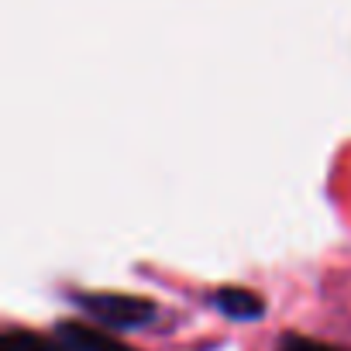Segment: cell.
Listing matches in <instances>:
<instances>
[{
  "label": "cell",
  "mask_w": 351,
  "mask_h": 351,
  "mask_svg": "<svg viewBox=\"0 0 351 351\" xmlns=\"http://www.w3.org/2000/svg\"><path fill=\"white\" fill-rule=\"evenodd\" d=\"M76 306L114 330H131L155 320V303L145 296H128V293H80Z\"/></svg>",
  "instance_id": "6da1fadb"
},
{
  "label": "cell",
  "mask_w": 351,
  "mask_h": 351,
  "mask_svg": "<svg viewBox=\"0 0 351 351\" xmlns=\"http://www.w3.org/2000/svg\"><path fill=\"white\" fill-rule=\"evenodd\" d=\"M52 351H134L121 341H114L110 334L104 330H93L86 324H76V320H66L56 327V348Z\"/></svg>",
  "instance_id": "7a4b0ae2"
},
{
  "label": "cell",
  "mask_w": 351,
  "mask_h": 351,
  "mask_svg": "<svg viewBox=\"0 0 351 351\" xmlns=\"http://www.w3.org/2000/svg\"><path fill=\"white\" fill-rule=\"evenodd\" d=\"M214 306L231 317V320H258L265 313V300L252 289H241V286H224L214 293Z\"/></svg>",
  "instance_id": "3957f363"
},
{
  "label": "cell",
  "mask_w": 351,
  "mask_h": 351,
  "mask_svg": "<svg viewBox=\"0 0 351 351\" xmlns=\"http://www.w3.org/2000/svg\"><path fill=\"white\" fill-rule=\"evenodd\" d=\"M0 351H52V348L45 344L42 334L25 330V327H11L4 337H0Z\"/></svg>",
  "instance_id": "277c9868"
},
{
  "label": "cell",
  "mask_w": 351,
  "mask_h": 351,
  "mask_svg": "<svg viewBox=\"0 0 351 351\" xmlns=\"http://www.w3.org/2000/svg\"><path fill=\"white\" fill-rule=\"evenodd\" d=\"M279 351H344V348H334V344H324V341L303 337V334H286L279 341Z\"/></svg>",
  "instance_id": "5b68a950"
}]
</instances>
